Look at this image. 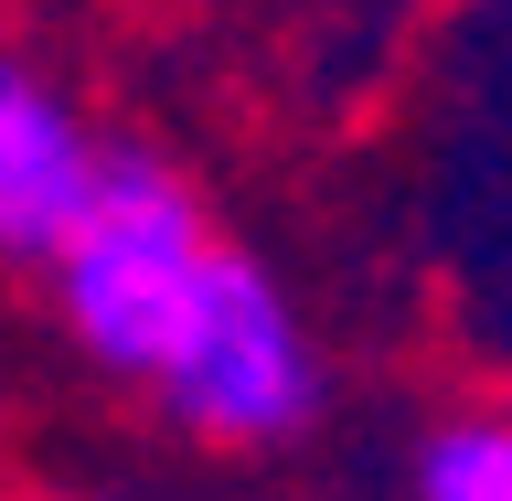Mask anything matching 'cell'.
<instances>
[{
	"label": "cell",
	"instance_id": "6da1fadb",
	"mask_svg": "<svg viewBox=\"0 0 512 501\" xmlns=\"http://www.w3.org/2000/svg\"><path fill=\"white\" fill-rule=\"evenodd\" d=\"M214 256H224V224L203 214V192H192L160 150L107 139L96 203L54 246L43 288H54V320L75 331V352H86L96 374H118V384L150 395V374L171 363L192 299L214 278Z\"/></svg>",
	"mask_w": 512,
	"mask_h": 501
},
{
	"label": "cell",
	"instance_id": "7a4b0ae2",
	"mask_svg": "<svg viewBox=\"0 0 512 501\" xmlns=\"http://www.w3.org/2000/svg\"><path fill=\"white\" fill-rule=\"evenodd\" d=\"M320 395L331 384H320V342L299 320V299L278 288L267 256H246L224 235L171 363L150 374V406L171 427H192V438H214V448H288V438L320 427Z\"/></svg>",
	"mask_w": 512,
	"mask_h": 501
},
{
	"label": "cell",
	"instance_id": "3957f363",
	"mask_svg": "<svg viewBox=\"0 0 512 501\" xmlns=\"http://www.w3.org/2000/svg\"><path fill=\"white\" fill-rule=\"evenodd\" d=\"M96 171L107 139L86 128V107L22 54H0V267H54V246L96 203Z\"/></svg>",
	"mask_w": 512,
	"mask_h": 501
},
{
	"label": "cell",
	"instance_id": "277c9868",
	"mask_svg": "<svg viewBox=\"0 0 512 501\" xmlns=\"http://www.w3.org/2000/svg\"><path fill=\"white\" fill-rule=\"evenodd\" d=\"M406 501H512V406H448L406 448Z\"/></svg>",
	"mask_w": 512,
	"mask_h": 501
}]
</instances>
